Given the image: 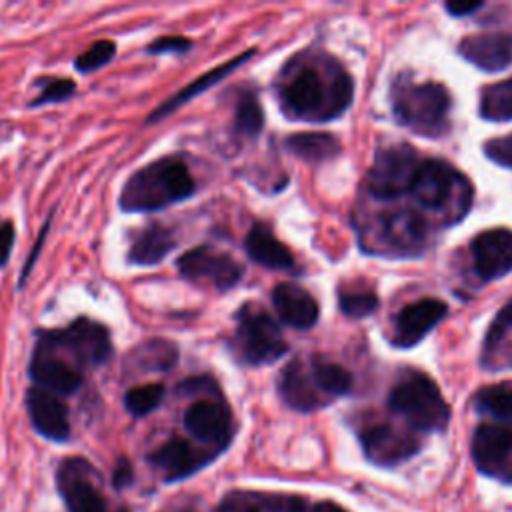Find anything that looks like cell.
Here are the masks:
<instances>
[{
	"label": "cell",
	"instance_id": "cell-35",
	"mask_svg": "<svg viewBox=\"0 0 512 512\" xmlns=\"http://www.w3.org/2000/svg\"><path fill=\"white\" fill-rule=\"evenodd\" d=\"M114 56H116V44L112 40H98L90 48H86L82 54L76 56L74 66L78 72L88 74L106 66Z\"/></svg>",
	"mask_w": 512,
	"mask_h": 512
},
{
	"label": "cell",
	"instance_id": "cell-38",
	"mask_svg": "<svg viewBox=\"0 0 512 512\" xmlns=\"http://www.w3.org/2000/svg\"><path fill=\"white\" fill-rule=\"evenodd\" d=\"M216 512H260V508L244 492H230L222 498Z\"/></svg>",
	"mask_w": 512,
	"mask_h": 512
},
{
	"label": "cell",
	"instance_id": "cell-31",
	"mask_svg": "<svg viewBox=\"0 0 512 512\" xmlns=\"http://www.w3.org/2000/svg\"><path fill=\"white\" fill-rule=\"evenodd\" d=\"M264 128V110L254 92H244L234 108V132L244 138H256Z\"/></svg>",
	"mask_w": 512,
	"mask_h": 512
},
{
	"label": "cell",
	"instance_id": "cell-21",
	"mask_svg": "<svg viewBox=\"0 0 512 512\" xmlns=\"http://www.w3.org/2000/svg\"><path fill=\"white\" fill-rule=\"evenodd\" d=\"M254 54H256L254 48L244 50V52H240L236 58H232V60H228V62H224V64H220V66H216V68L204 72L202 76H198L196 80H192L188 86H184L182 90H178L176 94H172L170 98H166L158 108H154V110L148 114L146 124H152V122H158V120L166 118L168 114L176 112L180 106L188 104L190 100H194V98L200 96L202 92L210 90V88L216 86L220 80H224L230 72H234V70L240 68L244 62H248Z\"/></svg>",
	"mask_w": 512,
	"mask_h": 512
},
{
	"label": "cell",
	"instance_id": "cell-10",
	"mask_svg": "<svg viewBox=\"0 0 512 512\" xmlns=\"http://www.w3.org/2000/svg\"><path fill=\"white\" fill-rule=\"evenodd\" d=\"M176 268L182 278L196 284H208L218 292L234 288L244 274L242 266L232 256L212 246H196L186 250L182 256H178Z\"/></svg>",
	"mask_w": 512,
	"mask_h": 512
},
{
	"label": "cell",
	"instance_id": "cell-18",
	"mask_svg": "<svg viewBox=\"0 0 512 512\" xmlns=\"http://www.w3.org/2000/svg\"><path fill=\"white\" fill-rule=\"evenodd\" d=\"M364 454L378 466H394L418 450V442L386 424H376L360 434Z\"/></svg>",
	"mask_w": 512,
	"mask_h": 512
},
{
	"label": "cell",
	"instance_id": "cell-30",
	"mask_svg": "<svg viewBox=\"0 0 512 512\" xmlns=\"http://www.w3.org/2000/svg\"><path fill=\"white\" fill-rule=\"evenodd\" d=\"M480 114L486 120H512V78L490 84L482 90Z\"/></svg>",
	"mask_w": 512,
	"mask_h": 512
},
{
	"label": "cell",
	"instance_id": "cell-41",
	"mask_svg": "<svg viewBox=\"0 0 512 512\" xmlns=\"http://www.w3.org/2000/svg\"><path fill=\"white\" fill-rule=\"evenodd\" d=\"M132 482H134V468L128 458H120L112 472V484L114 488L120 490V488H128Z\"/></svg>",
	"mask_w": 512,
	"mask_h": 512
},
{
	"label": "cell",
	"instance_id": "cell-12",
	"mask_svg": "<svg viewBox=\"0 0 512 512\" xmlns=\"http://www.w3.org/2000/svg\"><path fill=\"white\" fill-rule=\"evenodd\" d=\"M28 376L32 378L34 386L58 396L76 392L84 382V374L78 366H74L70 360H66V356L40 340H36L28 364Z\"/></svg>",
	"mask_w": 512,
	"mask_h": 512
},
{
	"label": "cell",
	"instance_id": "cell-37",
	"mask_svg": "<svg viewBox=\"0 0 512 512\" xmlns=\"http://www.w3.org/2000/svg\"><path fill=\"white\" fill-rule=\"evenodd\" d=\"M484 154L506 168H512V134L508 136H500V138H492L486 142L484 146Z\"/></svg>",
	"mask_w": 512,
	"mask_h": 512
},
{
	"label": "cell",
	"instance_id": "cell-5",
	"mask_svg": "<svg viewBox=\"0 0 512 512\" xmlns=\"http://www.w3.org/2000/svg\"><path fill=\"white\" fill-rule=\"evenodd\" d=\"M234 348L244 364L262 366L280 360L288 352V342L268 312L246 302L236 312Z\"/></svg>",
	"mask_w": 512,
	"mask_h": 512
},
{
	"label": "cell",
	"instance_id": "cell-4",
	"mask_svg": "<svg viewBox=\"0 0 512 512\" xmlns=\"http://www.w3.org/2000/svg\"><path fill=\"white\" fill-rule=\"evenodd\" d=\"M388 404L422 432H440L450 420V408L436 382L416 370H408L396 382L390 390Z\"/></svg>",
	"mask_w": 512,
	"mask_h": 512
},
{
	"label": "cell",
	"instance_id": "cell-6",
	"mask_svg": "<svg viewBox=\"0 0 512 512\" xmlns=\"http://www.w3.org/2000/svg\"><path fill=\"white\" fill-rule=\"evenodd\" d=\"M36 340L48 344L62 356H70L80 370L102 366L112 356V340L108 328L86 316L72 320L64 328L42 330Z\"/></svg>",
	"mask_w": 512,
	"mask_h": 512
},
{
	"label": "cell",
	"instance_id": "cell-32",
	"mask_svg": "<svg viewBox=\"0 0 512 512\" xmlns=\"http://www.w3.org/2000/svg\"><path fill=\"white\" fill-rule=\"evenodd\" d=\"M166 394L164 384L160 382H150V384H142V386H132L126 394H124V408L134 416V418H142L146 414H150L152 410H156L162 402Z\"/></svg>",
	"mask_w": 512,
	"mask_h": 512
},
{
	"label": "cell",
	"instance_id": "cell-27",
	"mask_svg": "<svg viewBox=\"0 0 512 512\" xmlns=\"http://www.w3.org/2000/svg\"><path fill=\"white\" fill-rule=\"evenodd\" d=\"M284 144L294 156L306 162H324L340 152L338 140L326 132H296L290 134Z\"/></svg>",
	"mask_w": 512,
	"mask_h": 512
},
{
	"label": "cell",
	"instance_id": "cell-3",
	"mask_svg": "<svg viewBox=\"0 0 512 512\" xmlns=\"http://www.w3.org/2000/svg\"><path fill=\"white\" fill-rule=\"evenodd\" d=\"M392 110L396 120L422 136L446 130L450 94L438 82H412L398 76L392 84Z\"/></svg>",
	"mask_w": 512,
	"mask_h": 512
},
{
	"label": "cell",
	"instance_id": "cell-23",
	"mask_svg": "<svg viewBox=\"0 0 512 512\" xmlns=\"http://www.w3.org/2000/svg\"><path fill=\"white\" fill-rule=\"evenodd\" d=\"M382 236L398 254H416L424 246L426 222L414 210H396L382 218Z\"/></svg>",
	"mask_w": 512,
	"mask_h": 512
},
{
	"label": "cell",
	"instance_id": "cell-25",
	"mask_svg": "<svg viewBox=\"0 0 512 512\" xmlns=\"http://www.w3.org/2000/svg\"><path fill=\"white\" fill-rule=\"evenodd\" d=\"M176 244L178 240L172 228L162 226L160 222H152L134 236L128 248V262L136 266L160 264L176 248Z\"/></svg>",
	"mask_w": 512,
	"mask_h": 512
},
{
	"label": "cell",
	"instance_id": "cell-13",
	"mask_svg": "<svg viewBox=\"0 0 512 512\" xmlns=\"http://www.w3.org/2000/svg\"><path fill=\"white\" fill-rule=\"evenodd\" d=\"M216 454V450L196 448L188 440L172 436L148 454V462L162 472L164 482H178L208 466Z\"/></svg>",
	"mask_w": 512,
	"mask_h": 512
},
{
	"label": "cell",
	"instance_id": "cell-43",
	"mask_svg": "<svg viewBox=\"0 0 512 512\" xmlns=\"http://www.w3.org/2000/svg\"><path fill=\"white\" fill-rule=\"evenodd\" d=\"M312 512H346V510L334 502H320L314 506Z\"/></svg>",
	"mask_w": 512,
	"mask_h": 512
},
{
	"label": "cell",
	"instance_id": "cell-9",
	"mask_svg": "<svg viewBox=\"0 0 512 512\" xmlns=\"http://www.w3.org/2000/svg\"><path fill=\"white\" fill-rule=\"evenodd\" d=\"M218 390L204 392L184 412V428L196 440L210 444L216 452L228 448L234 436L230 406L218 396Z\"/></svg>",
	"mask_w": 512,
	"mask_h": 512
},
{
	"label": "cell",
	"instance_id": "cell-26",
	"mask_svg": "<svg viewBox=\"0 0 512 512\" xmlns=\"http://www.w3.org/2000/svg\"><path fill=\"white\" fill-rule=\"evenodd\" d=\"M128 360L138 372H166L178 362V346L166 338H152L132 348Z\"/></svg>",
	"mask_w": 512,
	"mask_h": 512
},
{
	"label": "cell",
	"instance_id": "cell-11",
	"mask_svg": "<svg viewBox=\"0 0 512 512\" xmlns=\"http://www.w3.org/2000/svg\"><path fill=\"white\" fill-rule=\"evenodd\" d=\"M472 460L482 474L512 482V426L480 424L472 436Z\"/></svg>",
	"mask_w": 512,
	"mask_h": 512
},
{
	"label": "cell",
	"instance_id": "cell-34",
	"mask_svg": "<svg viewBox=\"0 0 512 512\" xmlns=\"http://www.w3.org/2000/svg\"><path fill=\"white\" fill-rule=\"evenodd\" d=\"M338 304L344 316L364 318L378 308V296L372 290H340Z\"/></svg>",
	"mask_w": 512,
	"mask_h": 512
},
{
	"label": "cell",
	"instance_id": "cell-16",
	"mask_svg": "<svg viewBox=\"0 0 512 512\" xmlns=\"http://www.w3.org/2000/svg\"><path fill=\"white\" fill-rule=\"evenodd\" d=\"M446 312L448 306L438 298H422L404 306L394 322V344L402 348L418 344Z\"/></svg>",
	"mask_w": 512,
	"mask_h": 512
},
{
	"label": "cell",
	"instance_id": "cell-1",
	"mask_svg": "<svg viewBox=\"0 0 512 512\" xmlns=\"http://www.w3.org/2000/svg\"><path fill=\"white\" fill-rule=\"evenodd\" d=\"M276 92L286 116L326 122L350 106L354 82L330 56L306 52L286 62L276 80Z\"/></svg>",
	"mask_w": 512,
	"mask_h": 512
},
{
	"label": "cell",
	"instance_id": "cell-8",
	"mask_svg": "<svg viewBox=\"0 0 512 512\" xmlns=\"http://www.w3.org/2000/svg\"><path fill=\"white\" fill-rule=\"evenodd\" d=\"M420 164L416 150L408 144L378 150L366 178L368 192L374 198H396L412 190Z\"/></svg>",
	"mask_w": 512,
	"mask_h": 512
},
{
	"label": "cell",
	"instance_id": "cell-24",
	"mask_svg": "<svg viewBox=\"0 0 512 512\" xmlns=\"http://www.w3.org/2000/svg\"><path fill=\"white\" fill-rule=\"evenodd\" d=\"M244 250L256 264L268 270H294L296 262L292 252L266 224H254L244 238Z\"/></svg>",
	"mask_w": 512,
	"mask_h": 512
},
{
	"label": "cell",
	"instance_id": "cell-28",
	"mask_svg": "<svg viewBox=\"0 0 512 512\" xmlns=\"http://www.w3.org/2000/svg\"><path fill=\"white\" fill-rule=\"evenodd\" d=\"M308 366H310V372H312V378H314L318 390L326 398L344 396V394L350 392L352 376L340 364H334V362H328V360H324L320 356H314Z\"/></svg>",
	"mask_w": 512,
	"mask_h": 512
},
{
	"label": "cell",
	"instance_id": "cell-17",
	"mask_svg": "<svg viewBox=\"0 0 512 512\" xmlns=\"http://www.w3.org/2000/svg\"><path fill=\"white\" fill-rule=\"evenodd\" d=\"M464 60L484 72H498L512 64V34L508 32H480L466 36L458 44Z\"/></svg>",
	"mask_w": 512,
	"mask_h": 512
},
{
	"label": "cell",
	"instance_id": "cell-42",
	"mask_svg": "<svg viewBox=\"0 0 512 512\" xmlns=\"http://www.w3.org/2000/svg\"><path fill=\"white\" fill-rule=\"evenodd\" d=\"M482 6V2H446V10L452 14V16H466L474 10H478Z\"/></svg>",
	"mask_w": 512,
	"mask_h": 512
},
{
	"label": "cell",
	"instance_id": "cell-20",
	"mask_svg": "<svg viewBox=\"0 0 512 512\" xmlns=\"http://www.w3.org/2000/svg\"><path fill=\"white\" fill-rule=\"evenodd\" d=\"M462 182V174H458L450 164L442 160H424L410 192L422 206L440 208L446 204L454 186Z\"/></svg>",
	"mask_w": 512,
	"mask_h": 512
},
{
	"label": "cell",
	"instance_id": "cell-39",
	"mask_svg": "<svg viewBox=\"0 0 512 512\" xmlns=\"http://www.w3.org/2000/svg\"><path fill=\"white\" fill-rule=\"evenodd\" d=\"M52 214L54 212H50V216L46 218V222H44V226H42V232L38 234V238H36V242H34V248L30 250V254H28V260L24 262V266H22V272H20V282H18V286L22 288V284L26 282V278H28V274H30V270H32V266H34V262L38 260V254H40V250H42V246H44V240H46V234H48V230H50V224H52Z\"/></svg>",
	"mask_w": 512,
	"mask_h": 512
},
{
	"label": "cell",
	"instance_id": "cell-2",
	"mask_svg": "<svg viewBox=\"0 0 512 512\" xmlns=\"http://www.w3.org/2000/svg\"><path fill=\"white\" fill-rule=\"evenodd\" d=\"M194 190L196 184L188 166L174 156H164L126 180L118 204L124 212H154L190 198Z\"/></svg>",
	"mask_w": 512,
	"mask_h": 512
},
{
	"label": "cell",
	"instance_id": "cell-15",
	"mask_svg": "<svg viewBox=\"0 0 512 512\" xmlns=\"http://www.w3.org/2000/svg\"><path fill=\"white\" fill-rule=\"evenodd\" d=\"M470 250L476 274L482 280H496L512 270V230H486L472 240Z\"/></svg>",
	"mask_w": 512,
	"mask_h": 512
},
{
	"label": "cell",
	"instance_id": "cell-36",
	"mask_svg": "<svg viewBox=\"0 0 512 512\" xmlns=\"http://www.w3.org/2000/svg\"><path fill=\"white\" fill-rule=\"evenodd\" d=\"M192 48L190 38L180 36V34H170V36H160L154 42L146 46L148 54H184Z\"/></svg>",
	"mask_w": 512,
	"mask_h": 512
},
{
	"label": "cell",
	"instance_id": "cell-33",
	"mask_svg": "<svg viewBox=\"0 0 512 512\" xmlns=\"http://www.w3.org/2000/svg\"><path fill=\"white\" fill-rule=\"evenodd\" d=\"M36 84L40 86V92L34 100H30V108H38L44 104H54V102H64L76 92V82L70 78H36Z\"/></svg>",
	"mask_w": 512,
	"mask_h": 512
},
{
	"label": "cell",
	"instance_id": "cell-29",
	"mask_svg": "<svg viewBox=\"0 0 512 512\" xmlns=\"http://www.w3.org/2000/svg\"><path fill=\"white\" fill-rule=\"evenodd\" d=\"M474 406L482 414H490L512 426V386L508 382L490 384L476 392Z\"/></svg>",
	"mask_w": 512,
	"mask_h": 512
},
{
	"label": "cell",
	"instance_id": "cell-22",
	"mask_svg": "<svg viewBox=\"0 0 512 512\" xmlns=\"http://www.w3.org/2000/svg\"><path fill=\"white\" fill-rule=\"evenodd\" d=\"M272 304L278 318L292 328H312L318 322V302L302 286L292 282H282L272 292Z\"/></svg>",
	"mask_w": 512,
	"mask_h": 512
},
{
	"label": "cell",
	"instance_id": "cell-40",
	"mask_svg": "<svg viewBox=\"0 0 512 512\" xmlns=\"http://www.w3.org/2000/svg\"><path fill=\"white\" fill-rule=\"evenodd\" d=\"M14 240H16V228L12 220L0 222V268L8 264V258L14 248Z\"/></svg>",
	"mask_w": 512,
	"mask_h": 512
},
{
	"label": "cell",
	"instance_id": "cell-19",
	"mask_svg": "<svg viewBox=\"0 0 512 512\" xmlns=\"http://www.w3.org/2000/svg\"><path fill=\"white\" fill-rule=\"evenodd\" d=\"M278 392L282 400L298 410V412H312L326 402H330L316 386L310 366H306L300 358L292 360L284 366L280 378H278Z\"/></svg>",
	"mask_w": 512,
	"mask_h": 512
},
{
	"label": "cell",
	"instance_id": "cell-7",
	"mask_svg": "<svg viewBox=\"0 0 512 512\" xmlns=\"http://www.w3.org/2000/svg\"><path fill=\"white\" fill-rule=\"evenodd\" d=\"M56 488L66 512H130L124 506H114L104 496L98 470L80 456L60 462L56 470Z\"/></svg>",
	"mask_w": 512,
	"mask_h": 512
},
{
	"label": "cell",
	"instance_id": "cell-14",
	"mask_svg": "<svg viewBox=\"0 0 512 512\" xmlns=\"http://www.w3.org/2000/svg\"><path fill=\"white\" fill-rule=\"evenodd\" d=\"M26 410L34 430L40 436L54 442H64L70 438L68 406L58 394L30 386L26 390Z\"/></svg>",
	"mask_w": 512,
	"mask_h": 512
}]
</instances>
